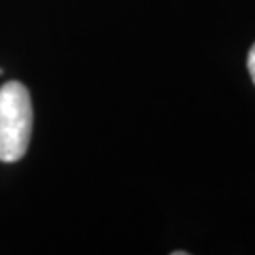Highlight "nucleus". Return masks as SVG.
Wrapping results in <instances>:
<instances>
[{"label": "nucleus", "mask_w": 255, "mask_h": 255, "mask_svg": "<svg viewBox=\"0 0 255 255\" xmlns=\"http://www.w3.org/2000/svg\"><path fill=\"white\" fill-rule=\"evenodd\" d=\"M247 68H249L251 81L255 83V43H253V47L249 49V53H247Z\"/></svg>", "instance_id": "nucleus-2"}, {"label": "nucleus", "mask_w": 255, "mask_h": 255, "mask_svg": "<svg viewBox=\"0 0 255 255\" xmlns=\"http://www.w3.org/2000/svg\"><path fill=\"white\" fill-rule=\"evenodd\" d=\"M34 111L28 87L19 81H6L0 87V162L13 164L26 155Z\"/></svg>", "instance_id": "nucleus-1"}]
</instances>
